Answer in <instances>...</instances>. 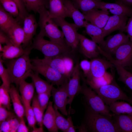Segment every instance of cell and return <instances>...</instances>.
I'll use <instances>...</instances> for the list:
<instances>
[{
    "label": "cell",
    "mask_w": 132,
    "mask_h": 132,
    "mask_svg": "<svg viewBox=\"0 0 132 132\" xmlns=\"http://www.w3.org/2000/svg\"><path fill=\"white\" fill-rule=\"evenodd\" d=\"M84 104V115L80 125L77 127L79 132H119L112 119L95 112Z\"/></svg>",
    "instance_id": "obj_1"
},
{
    "label": "cell",
    "mask_w": 132,
    "mask_h": 132,
    "mask_svg": "<svg viewBox=\"0 0 132 132\" xmlns=\"http://www.w3.org/2000/svg\"><path fill=\"white\" fill-rule=\"evenodd\" d=\"M30 47L26 49L25 53L15 59L9 60L6 63L7 69L11 83H14L18 87L21 80H24L33 71L29 55Z\"/></svg>",
    "instance_id": "obj_2"
},
{
    "label": "cell",
    "mask_w": 132,
    "mask_h": 132,
    "mask_svg": "<svg viewBox=\"0 0 132 132\" xmlns=\"http://www.w3.org/2000/svg\"><path fill=\"white\" fill-rule=\"evenodd\" d=\"M38 13L39 14L38 23L40 30L38 35L43 37H47L53 42L64 46H68L66 44L63 32L60 30L53 20L49 17L48 11L46 8H42Z\"/></svg>",
    "instance_id": "obj_3"
},
{
    "label": "cell",
    "mask_w": 132,
    "mask_h": 132,
    "mask_svg": "<svg viewBox=\"0 0 132 132\" xmlns=\"http://www.w3.org/2000/svg\"><path fill=\"white\" fill-rule=\"evenodd\" d=\"M81 74L83 83L77 94L83 95L84 102L94 111L112 120V113L110 112L109 106L105 104L100 97L90 87L88 86L84 77Z\"/></svg>",
    "instance_id": "obj_4"
},
{
    "label": "cell",
    "mask_w": 132,
    "mask_h": 132,
    "mask_svg": "<svg viewBox=\"0 0 132 132\" xmlns=\"http://www.w3.org/2000/svg\"><path fill=\"white\" fill-rule=\"evenodd\" d=\"M113 78L109 84L99 88L93 89L101 98L105 104L109 106L112 103L119 100L125 101L132 103V100L122 90L115 79V74L112 68Z\"/></svg>",
    "instance_id": "obj_5"
},
{
    "label": "cell",
    "mask_w": 132,
    "mask_h": 132,
    "mask_svg": "<svg viewBox=\"0 0 132 132\" xmlns=\"http://www.w3.org/2000/svg\"><path fill=\"white\" fill-rule=\"evenodd\" d=\"M30 48L31 50L34 49L40 51L45 57L69 54L72 52L71 48L69 46H64L47 40L38 35L34 39Z\"/></svg>",
    "instance_id": "obj_6"
},
{
    "label": "cell",
    "mask_w": 132,
    "mask_h": 132,
    "mask_svg": "<svg viewBox=\"0 0 132 132\" xmlns=\"http://www.w3.org/2000/svg\"><path fill=\"white\" fill-rule=\"evenodd\" d=\"M31 60L33 71L42 75L53 86L56 85L58 87L69 80L41 59L36 58Z\"/></svg>",
    "instance_id": "obj_7"
},
{
    "label": "cell",
    "mask_w": 132,
    "mask_h": 132,
    "mask_svg": "<svg viewBox=\"0 0 132 132\" xmlns=\"http://www.w3.org/2000/svg\"><path fill=\"white\" fill-rule=\"evenodd\" d=\"M64 54L56 56L44 57L41 59L69 79L74 67L73 59Z\"/></svg>",
    "instance_id": "obj_8"
},
{
    "label": "cell",
    "mask_w": 132,
    "mask_h": 132,
    "mask_svg": "<svg viewBox=\"0 0 132 132\" xmlns=\"http://www.w3.org/2000/svg\"><path fill=\"white\" fill-rule=\"evenodd\" d=\"M65 19L58 17L52 19L61 28L66 44L71 48L72 52L76 49L79 44V33L77 31L78 28L74 23H69Z\"/></svg>",
    "instance_id": "obj_9"
},
{
    "label": "cell",
    "mask_w": 132,
    "mask_h": 132,
    "mask_svg": "<svg viewBox=\"0 0 132 132\" xmlns=\"http://www.w3.org/2000/svg\"><path fill=\"white\" fill-rule=\"evenodd\" d=\"M69 80L57 88L52 87L51 94L53 97L54 109L59 110L63 114L68 115L66 106L68 104L67 85Z\"/></svg>",
    "instance_id": "obj_10"
},
{
    "label": "cell",
    "mask_w": 132,
    "mask_h": 132,
    "mask_svg": "<svg viewBox=\"0 0 132 132\" xmlns=\"http://www.w3.org/2000/svg\"><path fill=\"white\" fill-rule=\"evenodd\" d=\"M79 63L77 62L74 66L67 85L68 94V104L69 105V110L70 111L71 105L74 98L80 89V79L81 72Z\"/></svg>",
    "instance_id": "obj_11"
},
{
    "label": "cell",
    "mask_w": 132,
    "mask_h": 132,
    "mask_svg": "<svg viewBox=\"0 0 132 132\" xmlns=\"http://www.w3.org/2000/svg\"><path fill=\"white\" fill-rule=\"evenodd\" d=\"M129 37L122 32L110 36L105 40L101 48L107 53L111 55L120 45L130 40Z\"/></svg>",
    "instance_id": "obj_12"
},
{
    "label": "cell",
    "mask_w": 132,
    "mask_h": 132,
    "mask_svg": "<svg viewBox=\"0 0 132 132\" xmlns=\"http://www.w3.org/2000/svg\"><path fill=\"white\" fill-rule=\"evenodd\" d=\"M100 54L106 57L115 66L119 75L118 80L123 83L130 89H132V74L125 70L121 65L112 56L104 51L99 46L98 47Z\"/></svg>",
    "instance_id": "obj_13"
},
{
    "label": "cell",
    "mask_w": 132,
    "mask_h": 132,
    "mask_svg": "<svg viewBox=\"0 0 132 132\" xmlns=\"http://www.w3.org/2000/svg\"><path fill=\"white\" fill-rule=\"evenodd\" d=\"M128 17L125 15H116L110 16L106 24L102 28L104 37L116 30H119L121 32L125 31Z\"/></svg>",
    "instance_id": "obj_14"
},
{
    "label": "cell",
    "mask_w": 132,
    "mask_h": 132,
    "mask_svg": "<svg viewBox=\"0 0 132 132\" xmlns=\"http://www.w3.org/2000/svg\"><path fill=\"white\" fill-rule=\"evenodd\" d=\"M115 59L123 67L130 66L132 61V41L130 40L119 46L115 51Z\"/></svg>",
    "instance_id": "obj_15"
},
{
    "label": "cell",
    "mask_w": 132,
    "mask_h": 132,
    "mask_svg": "<svg viewBox=\"0 0 132 132\" xmlns=\"http://www.w3.org/2000/svg\"><path fill=\"white\" fill-rule=\"evenodd\" d=\"M78 36L80 51L82 53L91 59L97 58L100 54L97 44L82 34L79 33Z\"/></svg>",
    "instance_id": "obj_16"
},
{
    "label": "cell",
    "mask_w": 132,
    "mask_h": 132,
    "mask_svg": "<svg viewBox=\"0 0 132 132\" xmlns=\"http://www.w3.org/2000/svg\"><path fill=\"white\" fill-rule=\"evenodd\" d=\"M91 73L89 76L85 78L86 80H89L93 78H97L103 76L110 68L114 66L113 64L109 61L103 58H97L91 59Z\"/></svg>",
    "instance_id": "obj_17"
},
{
    "label": "cell",
    "mask_w": 132,
    "mask_h": 132,
    "mask_svg": "<svg viewBox=\"0 0 132 132\" xmlns=\"http://www.w3.org/2000/svg\"><path fill=\"white\" fill-rule=\"evenodd\" d=\"M106 10L94 9L84 14L85 18L91 24L102 28L106 24L110 16Z\"/></svg>",
    "instance_id": "obj_18"
},
{
    "label": "cell",
    "mask_w": 132,
    "mask_h": 132,
    "mask_svg": "<svg viewBox=\"0 0 132 132\" xmlns=\"http://www.w3.org/2000/svg\"><path fill=\"white\" fill-rule=\"evenodd\" d=\"M99 9L109 11L113 15H125L132 17V10L129 6L117 0L116 2L111 3L102 1Z\"/></svg>",
    "instance_id": "obj_19"
},
{
    "label": "cell",
    "mask_w": 132,
    "mask_h": 132,
    "mask_svg": "<svg viewBox=\"0 0 132 132\" xmlns=\"http://www.w3.org/2000/svg\"><path fill=\"white\" fill-rule=\"evenodd\" d=\"M68 13L69 17L73 20L78 28L84 27L88 21L84 15L74 5L70 0H62Z\"/></svg>",
    "instance_id": "obj_20"
},
{
    "label": "cell",
    "mask_w": 132,
    "mask_h": 132,
    "mask_svg": "<svg viewBox=\"0 0 132 132\" xmlns=\"http://www.w3.org/2000/svg\"><path fill=\"white\" fill-rule=\"evenodd\" d=\"M112 120L119 132H132V115L113 113Z\"/></svg>",
    "instance_id": "obj_21"
},
{
    "label": "cell",
    "mask_w": 132,
    "mask_h": 132,
    "mask_svg": "<svg viewBox=\"0 0 132 132\" xmlns=\"http://www.w3.org/2000/svg\"><path fill=\"white\" fill-rule=\"evenodd\" d=\"M23 19V29L24 34V39L23 44L26 45L30 42L35 34L37 24L35 17L32 14L28 15Z\"/></svg>",
    "instance_id": "obj_22"
},
{
    "label": "cell",
    "mask_w": 132,
    "mask_h": 132,
    "mask_svg": "<svg viewBox=\"0 0 132 132\" xmlns=\"http://www.w3.org/2000/svg\"><path fill=\"white\" fill-rule=\"evenodd\" d=\"M6 34L10 42L13 45L19 46L23 44L24 39L23 27L17 21L11 26Z\"/></svg>",
    "instance_id": "obj_23"
},
{
    "label": "cell",
    "mask_w": 132,
    "mask_h": 132,
    "mask_svg": "<svg viewBox=\"0 0 132 132\" xmlns=\"http://www.w3.org/2000/svg\"><path fill=\"white\" fill-rule=\"evenodd\" d=\"M49 17L52 19L58 17L65 18L69 17L65 7L62 0H49Z\"/></svg>",
    "instance_id": "obj_24"
},
{
    "label": "cell",
    "mask_w": 132,
    "mask_h": 132,
    "mask_svg": "<svg viewBox=\"0 0 132 132\" xmlns=\"http://www.w3.org/2000/svg\"><path fill=\"white\" fill-rule=\"evenodd\" d=\"M53 102L49 101L43 116V123L48 131L50 132H57L58 130L55 123V112L53 106Z\"/></svg>",
    "instance_id": "obj_25"
},
{
    "label": "cell",
    "mask_w": 132,
    "mask_h": 132,
    "mask_svg": "<svg viewBox=\"0 0 132 132\" xmlns=\"http://www.w3.org/2000/svg\"><path fill=\"white\" fill-rule=\"evenodd\" d=\"M9 92L11 100L16 115L20 119L23 117L25 115L24 109L17 88L14 85H11Z\"/></svg>",
    "instance_id": "obj_26"
},
{
    "label": "cell",
    "mask_w": 132,
    "mask_h": 132,
    "mask_svg": "<svg viewBox=\"0 0 132 132\" xmlns=\"http://www.w3.org/2000/svg\"><path fill=\"white\" fill-rule=\"evenodd\" d=\"M18 87L22 101L31 104L35 89L33 82L28 83L25 80H22L20 82Z\"/></svg>",
    "instance_id": "obj_27"
},
{
    "label": "cell",
    "mask_w": 132,
    "mask_h": 132,
    "mask_svg": "<svg viewBox=\"0 0 132 132\" xmlns=\"http://www.w3.org/2000/svg\"><path fill=\"white\" fill-rule=\"evenodd\" d=\"M26 49L23 48L21 45L18 46L9 43L6 44L3 47L1 53L2 56L9 60L18 58L25 52Z\"/></svg>",
    "instance_id": "obj_28"
},
{
    "label": "cell",
    "mask_w": 132,
    "mask_h": 132,
    "mask_svg": "<svg viewBox=\"0 0 132 132\" xmlns=\"http://www.w3.org/2000/svg\"><path fill=\"white\" fill-rule=\"evenodd\" d=\"M84 27L86 33L91 37L92 40L99 44L100 46L103 44L105 40L102 28L88 22Z\"/></svg>",
    "instance_id": "obj_29"
},
{
    "label": "cell",
    "mask_w": 132,
    "mask_h": 132,
    "mask_svg": "<svg viewBox=\"0 0 132 132\" xmlns=\"http://www.w3.org/2000/svg\"><path fill=\"white\" fill-rule=\"evenodd\" d=\"M102 0H72L75 6L83 14L94 9H99Z\"/></svg>",
    "instance_id": "obj_30"
},
{
    "label": "cell",
    "mask_w": 132,
    "mask_h": 132,
    "mask_svg": "<svg viewBox=\"0 0 132 132\" xmlns=\"http://www.w3.org/2000/svg\"><path fill=\"white\" fill-rule=\"evenodd\" d=\"M33 71L30 77L32 79L37 94L51 91L53 85L41 78L38 73Z\"/></svg>",
    "instance_id": "obj_31"
},
{
    "label": "cell",
    "mask_w": 132,
    "mask_h": 132,
    "mask_svg": "<svg viewBox=\"0 0 132 132\" xmlns=\"http://www.w3.org/2000/svg\"><path fill=\"white\" fill-rule=\"evenodd\" d=\"M109 110L116 114L132 115V107L130 103L123 101H116L109 106Z\"/></svg>",
    "instance_id": "obj_32"
},
{
    "label": "cell",
    "mask_w": 132,
    "mask_h": 132,
    "mask_svg": "<svg viewBox=\"0 0 132 132\" xmlns=\"http://www.w3.org/2000/svg\"><path fill=\"white\" fill-rule=\"evenodd\" d=\"M113 78V75L107 72L103 76L97 78H93L89 80L84 79L87 85L90 86L92 89L99 88L110 83Z\"/></svg>",
    "instance_id": "obj_33"
},
{
    "label": "cell",
    "mask_w": 132,
    "mask_h": 132,
    "mask_svg": "<svg viewBox=\"0 0 132 132\" xmlns=\"http://www.w3.org/2000/svg\"><path fill=\"white\" fill-rule=\"evenodd\" d=\"M16 21L12 16L0 8V29L6 34L11 26Z\"/></svg>",
    "instance_id": "obj_34"
},
{
    "label": "cell",
    "mask_w": 132,
    "mask_h": 132,
    "mask_svg": "<svg viewBox=\"0 0 132 132\" xmlns=\"http://www.w3.org/2000/svg\"><path fill=\"white\" fill-rule=\"evenodd\" d=\"M27 11L38 13L43 8H47L49 5L47 0H22Z\"/></svg>",
    "instance_id": "obj_35"
},
{
    "label": "cell",
    "mask_w": 132,
    "mask_h": 132,
    "mask_svg": "<svg viewBox=\"0 0 132 132\" xmlns=\"http://www.w3.org/2000/svg\"><path fill=\"white\" fill-rule=\"evenodd\" d=\"M32 100V106L37 122L39 127H43L44 112L39 104L37 96H34Z\"/></svg>",
    "instance_id": "obj_36"
},
{
    "label": "cell",
    "mask_w": 132,
    "mask_h": 132,
    "mask_svg": "<svg viewBox=\"0 0 132 132\" xmlns=\"http://www.w3.org/2000/svg\"><path fill=\"white\" fill-rule=\"evenodd\" d=\"M9 89L3 83L0 86V102L1 104L8 110L10 109L11 106Z\"/></svg>",
    "instance_id": "obj_37"
},
{
    "label": "cell",
    "mask_w": 132,
    "mask_h": 132,
    "mask_svg": "<svg viewBox=\"0 0 132 132\" xmlns=\"http://www.w3.org/2000/svg\"><path fill=\"white\" fill-rule=\"evenodd\" d=\"M0 3L4 10L12 16H19L18 7L12 0H0Z\"/></svg>",
    "instance_id": "obj_38"
},
{
    "label": "cell",
    "mask_w": 132,
    "mask_h": 132,
    "mask_svg": "<svg viewBox=\"0 0 132 132\" xmlns=\"http://www.w3.org/2000/svg\"><path fill=\"white\" fill-rule=\"evenodd\" d=\"M54 109L55 112V123L56 127L58 130L66 132L69 126L68 119L65 118L58 110Z\"/></svg>",
    "instance_id": "obj_39"
},
{
    "label": "cell",
    "mask_w": 132,
    "mask_h": 132,
    "mask_svg": "<svg viewBox=\"0 0 132 132\" xmlns=\"http://www.w3.org/2000/svg\"><path fill=\"white\" fill-rule=\"evenodd\" d=\"M1 54L0 56V78L2 83L10 89L11 83L7 68L5 67L3 64L1 58Z\"/></svg>",
    "instance_id": "obj_40"
},
{
    "label": "cell",
    "mask_w": 132,
    "mask_h": 132,
    "mask_svg": "<svg viewBox=\"0 0 132 132\" xmlns=\"http://www.w3.org/2000/svg\"><path fill=\"white\" fill-rule=\"evenodd\" d=\"M51 95V91H50L38 94L37 96L39 104L44 112L47 108Z\"/></svg>",
    "instance_id": "obj_41"
},
{
    "label": "cell",
    "mask_w": 132,
    "mask_h": 132,
    "mask_svg": "<svg viewBox=\"0 0 132 132\" xmlns=\"http://www.w3.org/2000/svg\"><path fill=\"white\" fill-rule=\"evenodd\" d=\"M79 65L80 68L83 72L84 77L86 78L88 77L91 73L90 61L86 59H84L80 62Z\"/></svg>",
    "instance_id": "obj_42"
},
{
    "label": "cell",
    "mask_w": 132,
    "mask_h": 132,
    "mask_svg": "<svg viewBox=\"0 0 132 132\" xmlns=\"http://www.w3.org/2000/svg\"><path fill=\"white\" fill-rule=\"evenodd\" d=\"M17 4L19 10V16L23 19L28 14L22 0H12Z\"/></svg>",
    "instance_id": "obj_43"
},
{
    "label": "cell",
    "mask_w": 132,
    "mask_h": 132,
    "mask_svg": "<svg viewBox=\"0 0 132 132\" xmlns=\"http://www.w3.org/2000/svg\"><path fill=\"white\" fill-rule=\"evenodd\" d=\"M14 115L13 113L8 111L4 107L0 106V124L3 121L9 119Z\"/></svg>",
    "instance_id": "obj_44"
},
{
    "label": "cell",
    "mask_w": 132,
    "mask_h": 132,
    "mask_svg": "<svg viewBox=\"0 0 132 132\" xmlns=\"http://www.w3.org/2000/svg\"><path fill=\"white\" fill-rule=\"evenodd\" d=\"M10 132H17L20 122V119L16 117L14 115L9 119Z\"/></svg>",
    "instance_id": "obj_45"
},
{
    "label": "cell",
    "mask_w": 132,
    "mask_h": 132,
    "mask_svg": "<svg viewBox=\"0 0 132 132\" xmlns=\"http://www.w3.org/2000/svg\"><path fill=\"white\" fill-rule=\"evenodd\" d=\"M9 118L3 121L0 124V132H10Z\"/></svg>",
    "instance_id": "obj_46"
},
{
    "label": "cell",
    "mask_w": 132,
    "mask_h": 132,
    "mask_svg": "<svg viewBox=\"0 0 132 132\" xmlns=\"http://www.w3.org/2000/svg\"><path fill=\"white\" fill-rule=\"evenodd\" d=\"M29 131V129L26 125L24 118H20L19 124L17 128V132H27Z\"/></svg>",
    "instance_id": "obj_47"
},
{
    "label": "cell",
    "mask_w": 132,
    "mask_h": 132,
    "mask_svg": "<svg viewBox=\"0 0 132 132\" xmlns=\"http://www.w3.org/2000/svg\"><path fill=\"white\" fill-rule=\"evenodd\" d=\"M125 31L127 33L130 40L132 41V17L130 18L128 20L125 27Z\"/></svg>",
    "instance_id": "obj_48"
},
{
    "label": "cell",
    "mask_w": 132,
    "mask_h": 132,
    "mask_svg": "<svg viewBox=\"0 0 132 132\" xmlns=\"http://www.w3.org/2000/svg\"><path fill=\"white\" fill-rule=\"evenodd\" d=\"M25 115L26 116L29 125L32 128L34 127L37 122L35 117L26 113L25 114Z\"/></svg>",
    "instance_id": "obj_49"
},
{
    "label": "cell",
    "mask_w": 132,
    "mask_h": 132,
    "mask_svg": "<svg viewBox=\"0 0 132 132\" xmlns=\"http://www.w3.org/2000/svg\"><path fill=\"white\" fill-rule=\"evenodd\" d=\"M22 102L24 107L25 114L35 116L33 109L30 105V103L23 101Z\"/></svg>",
    "instance_id": "obj_50"
},
{
    "label": "cell",
    "mask_w": 132,
    "mask_h": 132,
    "mask_svg": "<svg viewBox=\"0 0 132 132\" xmlns=\"http://www.w3.org/2000/svg\"><path fill=\"white\" fill-rule=\"evenodd\" d=\"M0 29V43L6 44L11 43L7 35L5 34Z\"/></svg>",
    "instance_id": "obj_51"
},
{
    "label": "cell",
    "mask_w": 132,
    "mask_h": 132,
    "mask_svg": "<svg viewBox=\"0 0 132 132\" xmlns=\"http://www.w3.org/2000/svg\"><path fill=\"white\" fill-rule=\"evenodd\" d=\"M67 119L69 122V126L66 132H76L75 127L74 126L71 117L70 116H68Z\"/></svg>",
    "instance_id": "obj_52"
},
{
    "label": "cell",
    "mask_w": 132,
    "mask_h": 132,
    "mask_svg": "<svg viewBox=\"0 0 132 132\" xmlns=\"http://www.w3.org/2000/svg\"><path fill=\"white\" fill-rule=\"evenodd\" d=\"M125 5L128 6H131L132 4V0H117Z\"/></svg>",
    "instance_id": "obj_53"
},
{
    "label": "cell",
    "mask_w": 132,
    "mask_h": 132,
    "mask_svg": "<svg viewBox=\"0 0 132 132\" xmlns=\"http://www.w3.org/2000/svg\"><path fill=\"white\" fill-rule=\"evenodd\" d=\"M33 130L32 132H44L43 127H40L38 128H37L35 127L33 128Z\"/></svg>",
    "instance_id": "obj_54"
},
{
    "label": "cell",
    "mask_w": 132,
    "mask_h": 132,
    "mask_svg": "<svg viewBox=\"0 0 132 132\" xmlns=\"http://www.w3.org/2000/svg\"><path fill=\"white\" fill-rule=\"evenodd\" d=\"M1 44L0 43V52H2L3 49V47L2 46Z\"/></svg>",
    "instance_id": "obj_55"
},
{
    "label": "cell",
    "mask_w": 132,
    "mask_h": 132,
    "mask_svg": "<svg viewBox=\"0 0 132 132\" xmlns=\"http://www.w3.org/2000/svg\"><path fill=\"white\" fill-rule=\"evenodd\" d=\"M1 103H0V106H1Z\"/></svg>",
    "instance_id": "obj_56"
},
{
    "label": "cell",
    "mask_w": 132,
    "mask_h": 132,
    "mask_svg": "<svg viewBox=\"0 0 132 132\" xmlns=\"http://www.w3.org/2000/svg\"><path fill=\"white\" fill-rule=\"evenodd\" d=\"M1 7H1V6H0V8Z\"/></svg>",
    "instance_id": "obj_57"
}]
</instances>
